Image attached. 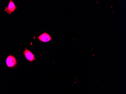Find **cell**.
<instances>
[{
    "mask_svg": "<svg viewBox=\"0 0 126 94\" xmlns=\"http://www.w3.org/2000/svg\"><path fill=\"white\" fill-rule=\"evenodd\" d=\"M24 54L26 59L28 61L32 62L33 61L36 60L34 55L27 48H25V50L24 51Z\"/></svg>",
    "mask_w": 126,
    "mask_h": 94,
    "instance_id": "cell-2",
    "label": "cell"
},
{
    "mask_svg": "<svg viewBox=\"0 0 126 94\" xmlns=\"http://www.w3.org/2000/svg\"><path fill=\"white\" fill-rule=\"evenodd\" d=\"M38 39L42 42H48L52 40V39L49 34L46 32H44L38 37Z\"/></svg>",
    "mask_w": 126,
    "mask_h": 94,
    "instance_id": "cell-4",
    "label": "cell"
},
{
    "mask_svg": "<svg viewBox=\"0 0 126 94\" xmlns=\"http://www.w3.org/2000/svg\"><path fill=\"white\" fill-rule=\"evenodd\" d=\"M17 9V7L15 5L14 2L12 0H10L8 7H5V10L7 12L8 14H11L12 13L14 12Z\"/></svg>",
    "mask_w": 126,
    "mask_h": 94,
    "instance_id": "cell-3",
    "label": "cell"
},
{
    "mask_svg": "<svg viewBox=\"0 0 126 94\" xmlns=\"http://www.w3.org/2000/svg\"><path fill=\"white\" fill-rule=\"evenodd\" d=\"M17 61L13 56L10 55L7 58L6 63L8 67H14L17 64Z\"/></svg>",
    "mask_w": 126,
    "mask_h": 94,
    "instance_id": "cell-1",
    "label": "cell"
}]
</instances>
